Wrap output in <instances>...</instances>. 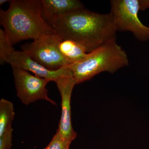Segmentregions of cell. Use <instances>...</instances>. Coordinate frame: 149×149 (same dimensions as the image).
<instances>
[{"instance_id": "obj_1", "label": "cell", "mask_w": 149, "mask_h": 149, "mask_svg": "<svg viewBox=\"0 0 149 149\" xmlns=\"http://www.w3.org/2000/svg\"><path fill=\"white\" fill-rule=\"evenodd\" d=\"M51 26L63 40L79 43L88 53L116 40L117 30L110 13H98L84 8L59 17Z\"/></svg>"}, {"instance_id": "obj_2", "label": "cell", "mask_w": 149, "mask_h": 149, "mask_svg": "<svg viewBox=\"0 0 149 149\" xmlns=\"http://www.w3.org/2000/svg\"><path fill=\"white\" fill-rule=\"evenodd\" d=\"M0 22L9 42L34 40L55 34L43 16L40 0H12L6 10H0Z\"/></svg>"}, {"instance_id": "obj_3", "label": "cell", "mask_w": 149, "mask_h": 149, "mask_svg": "<svg viewBox=\"0 0 149 149\" xmlns=\"http://www.w3.org/2000/svg\"><path fill=\"white\" fill-rule=\"evenodd\" d=\"M128 64L127 54L114 41L97 48L82 60L67 67L72 71L77 85L101 72L113 73Z\"/></svg>"}, {"instance_id": "obj_4", "label": "cell", "mask_w": 149, "mask_h": 149, "mask_svg": "<svg viewBox=\"0 0 149 149\" xmlns=\"http://www.w3.org/2000/svg\"><path fill=\"white\" fill-rule=\"evenodd\" d=\"M0 59L1 64L7 63L12 67L30 71L50 82H55L63 77L73 76L72 71L67 66L58 70H49L32 60L23 51L15 50L3 32H0Z\"/></svg>"}, {"instance_id": "obj_5", "label": "cell", "mask_w": 149, "mask_h": 149, "mask_svg": "<svg viewBox=\"0 0 149 149\" xmlns=\"http://www.w3.org/2000/svg\"><path fill=\"white\" fill-rule=\"evenodd\" d=\"M62 40L55 33L24 44L22 46V49L46 69L58 70L71 64L60 49V44Z\"/></svg>"}, {"instance_id": "obj_6", "label": "cell", "mask_w": 149, "mask_h": 149, "mask_svg": "<svg viewBox=\"0 0 149 149\" xmlns=\"http://www.w3.org/2000/svg\"><path fill=\"white\" fill-rule=\"evenodd\" d=\"M111 11L117 31H129L141 42L149 40V27L143 24L139 17V0H112Z\"/></svg>"}, {"instance_id": "obj_7", "label": "cell", "mask_w": 149, "mask_h": 149, "mask_svg": "<svg viewBox=\"0 0 149 149\" xmlns=\"http://www.w3.org/2000/svg\"><path fill=\"white\" fill-rule=\"evenodd\" d=\"M17 95L22 102L27 105L39 100H45L56 105L48 96L46 85L50 81L45 78L32 75L29 71L12 67Z\"/></svg>"}, {"instance_id": "obj_8", "label": "cell", "mask_w": 149, "mask_h": 149, "mask_svg": "<svg viewBox=\"0 0 149 149\" xmlns=\"http://www.w3.org/2000/svg\"><path fill=\"white\" fill-rule=\"evenodd\" d=\"M55 83L61 97V117L56 132L64 139L72 142L77 135L72 127L70 107L72 91L76 85V81L73 76H66L60 78Z\"/></svg>"}, {"instance_id": "obj_9", "label": "cell", "mask_w": 149, "mask_h": 149, "mask_svg": "<svg viewBox=\"0 0 149 149\" xmlns=\"http://www.w3.org/2000/svg\"><path fill=\"white\" fill-rule=\"evenodd\" d=\"M41 2L43 16L51 25L59 17L85 8L77 0H41Z\"/></svg>"}, {"instance_id": "obj_10", "label": "cell", "mask_w": 149, "mask_h": 149, "mask_svg": "<svg viewBox=\"0 0 149 149\" xmlns=\"http://www.w3.org/2000/svg\"><path fill=\"white\" fill-rule=\"evenodd\" d=\"M59 48L62 54L71 64L82 60L88 54L83 46L71 40H62Z\"/></svg>"}, {"instance_id": "obj_11", "label": "cell", "mask_w": 149, "mask_h": 149, "mask_svg": "<svg viewBox=\"0 0 149 149\" xmlns=\"http://www.w3.org/2000/svg\"><path fill=\"white\" fill-rule=\"evenodd\" d=\"M15 113L13 104L4 98L0 100V136L11 128Z\"/></svg>"}, {"instance_id": "obj_12", "label": "cell", "mask_w": 149, "mask_h": 149, "mask_svg": "<svg viewBox=\"0 0 149 149\" xmlns=\"http://www.w3.org/2000/svg\"><path fill=\"white\" fill-rule=\"evenodd\" d=\"M71 143V141L64 139L56 132L49 143L43 149H69Z\"/></svg>"}, {"instance_id": "obj_13", "label": "cell", "mask_w": 149, "mask_h": 149, "mask_svg": "<svg viewBox=\"0 0 149 149\" xmlns=\"http://www.w3.org/2000/svg\"><path fill=\"white\" fill-rule=\"evenodd\" d=\"M12 127L6 130L0 136V149H10L12 146Z\"/></svg>"}, {"instance_id": "obj_14", "label": "cell", "mask_w": 149, "mask_h": 149, "mask_svg": "<svg viewBox=\"0 0 149 149\" xmlns=\"http://www.w3.org/2000/svg\"><path fill=\"white\" fill-rule=\"evenodd\" d=\"M139 1L141 10H144L149 8V0H139Z\"/></svg>"}, {"instance_id": "obj_15", "label": "cell", "mask_w": 149, "mask_h": 149, "mask_svg": "<svg viewBox=\"0 0 149 149\" xmlns=\"http://www.w3.org/2000/svg\"><path fill=\"white\" fill-rule=\"evenodd\" d=\"M10 1H8V0H1L0 1V6H1L3 4L5 3L8 2H10Z\"/></svg>"}]
</instances>
